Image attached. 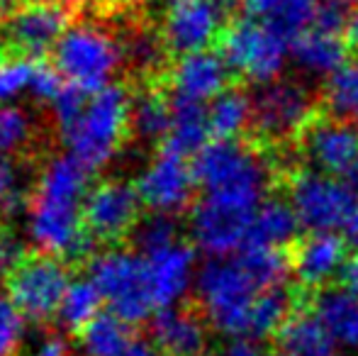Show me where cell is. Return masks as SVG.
Instances as JSON below:
<instances>
[{"mask_svg":"<svg viewBox=\"0 0 358 356\" xmlns=\"http://www.w3.org/2000/svg\"><path fill=\"white\" fill-rule=\"evenodd\" d=\"M90 185V171L66 152L42 166L24 213V234L39 254L64 262L90 254L93 239L83 222Z\"/></svg>","mask_w":358,"mask_h":356,"instance_id":"6da1fadb","label":"cell"},{"mask_svg":"<svg viewBox=\"0 0 358 356\" xmlns=\"http://www.w3.org/2000/svg\"><path fill=\"white\" fill-rule=\"evenodd\" d=\"M132 95L115 83L98 93L66 88L52 105L66 154L90 173L110 166L132 132Z\"/></svg>","mask_w":358,"mask_h":356,"instance_id":"7a4b0ae2","label":"cell"},{"mask_svg":"<svg viewBox=\"0 0 358 356\" xmlns=\"http://www.w3.org/2000/svg\"><path fill=\"white\" fill-rule=\"evenodd\" d=\"M193 171L205 195L246 210H259L273 183L268 159L241 139H213L193 157Z\"/></svg>","mask_w":358,"mask_h":356,"instance_id":"3957f363","label":"cell"},{"mask_svg":"<svg viewBox=\"0 0 358 356\" xmlns=\"http://www.w3.org/2000/svg\"><path fill=\"white\" fill-rule=\"evenodd\" d=\"M264 283L246 266L244 259H208L195 280V295L203 318L215 332L231 337H249L254 305L266 293Z\"/></svg>","mask_w":358,"mask_h":356,"instance_id":"277c9868","label":"cell"},{"mask_svg":"<svg viewBox=\"0 0 358 356\" xmlns=\"http://www.w3.org/2000/svg\"><path fill=\"white\" fill-rule=\"evenodd\" d=\"M124 44L105 24L80 20L69 27L52 54V64L69 88L80 93H98L115 86L122 69Z\"/></svg>","mask_w":358,"mask_h":356,"instance_id":"5b68a950","label":"cell"},{"mask_svg":"<svg viewBox=\"0 0 358 356\" xmlns=\"http://www.w3.org/2000/svg\"><path fill=\"white\" fill-rule=\"evenodd\" d=\"M88 278L103 293L110 313L122 318L124 322L137 325L156 315L146 262L137 249L108 247L93 254L88 264Z\"/></svg>","mask_w":358,"mask_h":356,"instance_id":"8992f818","label":"cell"},{"mask_svg":"<svg viewBox=\"0 0 358 356\" xmlns=\"http://www.w3.org/2000/svg\"><path fill=\"white\" fill-rule=\"evenodd\" d=\"M217 44L231 73H239L256 86L278 81L290 57V42L251 17H239L227 24Z\"/></svg>","mask_w":358,"mask_h":356,"instance_id":"52a82bcc","label":"cell"},{"mask_svg":"<svg viewBox=\"0 0 358 356\" xmlns=\"http://www.w3.org/2000/svg\"><path fill=\"white\" fill-rule=\"evenodd\" d=\"M287 198L307 232H339L358 215V195L341 178L302 169L287 180Z\"/></svg>","mask_w":358,"mask_h":356,"instance_id":"ba28073f","label":"cell"},{"mask_svg":"<svg viewBox=\"0 0 358 356\" xmlns=\"http://www.w3.org/2000/svg\"><path fill=\"white\" fill-rule=\"evenodd\" d=\"M73 280L66 262L49 254H29L13 273L8 276L5 293L13 298L27 322H49L57 320L59 305L69 283Z\"/></svg>","mask_w":358,"mask_h":356,"instance_id":"9c48e42d","label":"cell"},{"mask_svg":"<svg viewBox=\"0 0 358 356\" xmlns=\"http://www.w3.org/2000/svg\"><path fill=\"white\" fill-rule=\"evenodd\" d=\"M134 185L151 215L176 218L185 210H193L195 188H198L193 159L164 144L142 166Z\"/></svg>","mask_w":358,"mask_h":356,"instance_id":"30bf717a","label":"cell"},{"mask_svg":"<svg viewBox=\"0 0 358 356\" xmlns=\"http://www.w3.org/2000/svg\"><path fill=\"white\" fill-rule=\"evenodd\" d=\"M254 98V129L264 142L302 139L315 122V100L307 86L290 78L259 86Z\"/></svg>","mask_w":358,"mask_h":356,"instance_id":"8fae6325","label":"cell"},{"mask_svg":"<svg viewBox=\"0 0 358 356\" xmlns=\"http://www.w3.org/2000/svg\"><path fill=\"white\" fill-rule=\"evenodd\" d=\"M142 198L132 180L103 178L90 185L83 205V222L93 242L117 247L142 222Z\"/></svg>","mask_w":358,"mask_h":356,"instance_id":"7c38bea8","label":"cell"},{"mask_svg":"<svg viewBox=\"0 0 358 356\" xmlns=\"http://www.w3.org/2000/svg\"><path fill=\"white\" fill-rule=\"evenodd\" d=\"M227 13L229 8L220 0H164L159 34L166 52L183 57L210 49L224 32Z\"/></svg>","mask_w":358,"mask_h":356,"instance_id":"4fadbf2b","label":"cell"},{"mask_svg":"<svg viewBox=\"0 0 358 356\" xmlns=\"http://www.w3.org/2000/svg\"><path fill=\"white\" fill-rule=\"evenodd\" d=\"M73 24L64 0H20L3 22V39L13 54L39 59L54 54Z\"/></svg>","mask_w":358,"mask_h":356,"instance_id":"5bb4252c","label":"cell"},{"mask_svg":"<svg viewBox=\"0 0 358 356\" xmlns=\"http://www.w3.org/2000/svg\"><path fill=\"white\" fill-rule=\"evenodd\" d=\"M256 210L203 195L190 210V239L198 252L210 259L236 257L249 242Z\"/></svg>","mask_w":358,"mask_h":356,"instance_id":"9a60e30c","label":"cell"},{"mask_svg":"<svg viewBox=\"0 0 358 356\" xmlns=\"http://www.w3.org/2000/svg\"><path fill=\"white\" fill-rule=\"evenodd\" d=\"M149 276V290L154 300L156 313L166 308H178L190 290H195L198 280V262H195V247L183 239L159 249V252L142 254Z\"/></svg>","mask_w":358,"mask_h":356,"instance_id":"2e32d148","label":"cell"},{"mask_svg":"<svg viewBox=\"0 0 358 356\" xmlns=\"http://www.w3.org/2000/svg\"><path fill=\"white\" fill-rule=\"evenodd\" d=\"M231 81V69L222 59L220 52L203 49V52L176 57V64L169 71L171 98L176 103L210 105L217 95H222Z\"/></svg>","mask_w":358,"mask_h":356,"instance_id":"e0dca14e","label":"cell"},{"mask_svg":"<svg viewBox=\"0 0 358 356\" xmlns=\"http://www.w3.org/2000/svg\"><path fill=\"white\" fill-rule=\"evenodd\" d=\"M305 157L315 171L341 178L358 159V127L346 120H315L302 134Z\"/></svg>","mask_w":358,"mask_h":356,"instance_id":"ac0fdd59","label":"cell"},{"mask_svg":"<svg viewBox=\"0 0 358 356\" xmlns=\"http://www.w3.org/2000/svg\"><path fill=\"white\" fill-rule=\"evenodd\" d=\"M346 259V239L339 232H307L292 244L290 269L300 285L322 288L331 278H339Z\"/></svg>","mask_w":358,"mask_h":356,"instance_id":"d6986e66","label":"cell"},{"mask_svg":"<svg viewBox=\"0 0 358 356\" xmlns=\"http://www.w3.org/2000/svg\"><path fill=\"white\" fill-rule=\"evenodd\" d=\"M149 342L161 356H203L208 352V320L190 308H166L151 318Z\"/></svg>","mask_w":358,"mask_h":356,"instance_id":"ffe728a7","label":"cell"},{"mask_svg":"<svg viewBox=\"0 0 358 356\" xmlns=\"http://www.w3.org/2000/svg\"><path fill=\"white\" fill-rule=\"evenodd\" d=\"M312 318L334 349L358 352V298L344 288H327L312 298Z\"/></svg>","mask_w":358,"mask_h":356,"instance_id":"44dd1931","label":"cell"},{"mask_svg":"<svg viewBox=\"0 0 358 356\" xmlns=\"http://www.w3.org/2000/svg\"><path fill=\"white\" fill-rule=\"evenodd\" d=\"M244 17L259 20L292 44L312 27L317 0H239Z\"/></svg>","mask_w":358,"mask_h":356,"instance_id":"7402d4cb","label":"cell"},{"mask_svg":"<svg viewBox=\"0 0 358 356\" xmlns=\"http://www.w3.org/2000/svg\"><path fill=\"white\" fill-rule=\"evenodd\" d=\"M300 227L302 225L297 220L295 210H292L290 200L266 198L254 213L246 247H264L285 252V247L297 242Z\"/></svg>","mask_w":358,"mask_h":356,"instance_id":"603a6c76","label":"cell"},{"mask_svg":"<svg viewBox=\"0 0 358 356\" xmlns=\"http://www.w3.org/2000/svg\"><path fill=\"white\" fill-rule=\"evenodd\" d=\"M349 44L341 34H329L310 27L290 44V57L297 69L310 76H331L346 62Z\"/></svg>","mask_w":358,"mask_h":356,"instance_id":"cb8c5ba5","label":"cell"},{"mask_svg":"<svg viewBox=\"0 0 358 356\" xmlns=\"http://www.w3.org/2000/svg\"><path fill=\"white\" fill-rule=\"evenodd\" d=\"M208 122L213 139L236 142L254 124V98L241 88H227L208 105Z\"/></svg>","mask_w":358,"mask_h":356,"instance_id":"d4e9b609","label":"cell"},{"mask_svg":"<svg viewBox=\"0 0 358 356\" xmlns=\"http://www.w3.org/2000/svg\"><path fill=\"white\" fill-rule=\"evenodd\" d=\"M134 344L137 337L132 332V325L110 310H105L78 334L80 356H127Z\"/></svg>","mask_w":358,"mask_h":356,"instance_id":"484cf974","label":"cell"},{"mask_svg":"<svg viewBox=\"0 0 358 356\" xmlns=\"http://www.w3.org/2000/svg\"><path fill=\"white\" fill-rule=\"evenodd\" d=\"M173 98L164 90H144L132 100V134L142 142H169L173 127Z\"/></svg>","mask_w":358,"mask_h":356,"instance_id":"4316f807","label":"cell"},{"mask_svg":"<svg viewBox=\"0 0 358 356\" xmlns=\"http://www.w3.org/2000/svg\"><path fill=\"white\" fill-rule=\"evenodd\" d=\"M105 308L108 305H105V298L98 290V285L88 276H80V278H73L69 283L62 305H59L57 322L66 332L80 334L95 318L105 313Z\"/></svg>","mask_w":358,"mask_h":356,"instance_id":"83f0119b","label":"cell"},{"mask_svg":"<svg viewBox=\"0 0 358 356\" xmlns=\"http://www.w3.org/2000/svg\"><path fill=\"white\" fill-rule=\"evenodd\" d=\"M275 337L283 356H336L334 344L327 339L312 313H292Z\"/></svg>","mask_w":358,"mask_h":356,"instance_id":"f1b7e54d","label":"cell"},{"mask_svg":"<svg viewBox=\"0 0 358 356\" xmlns=\"http://www.w3.org/2000/svg\"><path fill=\"white\" fill-rule=\"evenodd\" d=\"M173 108H176L173 127H171L166 147L176 149V152L193 159L200 149L213 142L210 122H208V105L176 103L173 100Z\"/></svg>","mask_w":358,"mask_h":356,"instance_id":"f546056e","label":"cell"},{"mask_svg":"<svg viewBox=\"0 0 358 356\" xmlns=\"http://www.w3.org/2000/svg\"><path fill=\"white\" fill-rule=\"evenodd\" d=\"M324 108L331 118H358V57L346 59L324 81Z\"/></svg>","mask_w":358,"mask_h":356,"instance_id":"4dcf8cb0","label":"cell"},{"mask_svg":"<svg viewBox=\"0 0 358 356\" xmlns=\"http://www.w3.org/2000/svg\"><path fill=\"white\" fill-rule=\"evenodd\" d=\"M34 122L29 113L17 103L0 105V157H13L29 144Z\"/></svg>","mask_w":358,"mask_h":356,"instance_id":"1f68e13d","label":"cell"},{"mask_svg":"<svg viewBox=\"0 0 358 356\" xmlns=\"http://www.w3.org/2000/svg\"><path fill=\"white\" fill-rule=\"evenodd\" d=\"M37 62L20 54L0 57V105L15 103L22 95H29Z\"/></svg>","mask_w":358,"mask_h":356,"instance_id":"d6a6232c","label":"cell"},{"mask_svg":"<svg viewBox=\"0 0 358 356\" xmlns=\"http://www.w3.org/2000/svg\"><path fill=\"white\" fill-rule=\"evenodd\" d=\"M27 318L8 293H0V356H20L27 339Z\"/></svg>","mask_w":358,"mask_h":356,"instance_id":"836d02e7","label":"cell"},{"mask_svg":"<svg viewBox=\"0 0 358 356\" xmlns=\"http://www.w3.org/2000/svg\"><path fill=\"white\" fill-rule=\"evenodd\" d=\"M132 237H134V247H137L139 254H151V252H159V249L169 247V244L178 242L180 232L173 218L149 215V218L139 222L137 232H134Z\"/></svg>","mask_w":358,"mask_h":356,"instance_id":"e575fe53","label":"cell"},{"mask_svg":"<svg viewBox=\"0 0 358 356\" xmlns=\"http://www.w3.org/2000/svg\"><path fill=\"white\" fill-rule=\"evenodd\" d=\"M29 198H24L22 171L10 157H0V215L15 218L27 213Z\"/></svg>","mask_w":358,"mask_h":356,"instance_id":"d590c367","label":"cell"},{"mask_svg":"<svg viewBox=\"0 0 358 356\" xmlns=\"http://www.w3.org/2000/svg\"><path fill=\"white\" fill-rule=\"evenodd\" d=\"M122 44H124V59H129L134 66L144 69V71L159 66L166 52L161 34H151V32H146V29L132 32L127 39H122Z\"/></svg>","mask_w":358,"mask_h":356,"instance_id":"8d00e7d4","label":"cell"},{"mask_svg":"<svg viewBox=\"0 0 358 356\" xmlns=\"http://www.w3.org/2000/svg\"><path fill=\"white\" fill-rule=\"evenodd\" d=\"M349 3L351 0H317L312 27L322 29V32H329V34H341V37H344V29L351 17Z\"/></svg>","mask_w":358,"mask_h":356,"instance_id":"74e56055","label":"cell"},{"mask_svg":"<svg viewBox=\"0 0 358 356\" xmlns=\"http://www.w3.org/2000/svg\"><path fill=\"white\" fill-rule=\"evenodd\" d=\"M66 88H69L66 81H64V76L57 71V66H54V64H39L37 62L34 78H32V90H29V95H32V98H37L39 103L54 105L59 98H62Z\"/></svg>","mask_w":358,"mask_h":356,"instance_id":"f35d334b","label":"cell"},{"mask_svg":"<svg viewBox=\"0 0 358 356\" xmlns=\"http://www.w3.org/2000/svg\"><path fill=\"white\" fill-rule=\"evenodd\" d=\"M29 254L24 252V239H20L15 232L3 229L0 232V273L10 276Z\"/></svg>","mask_w":358,"mask_h":356,"instance_id":"ab89813d","label":"cell"},{"mask_svg":"<svg viewBox=\"0 0 358 356\" xmlns=\"http://www.w3.org/2000/svg\"><path fill=\"white\" fill-rule=\"evenodd\" d=\"M217 356H271L266 344L254 337H231L217 349Z\"/></svg>","mask_w":358,"mask_h":356,"instance_id":"60d3db41","label":"cell"},{"mask_svg":"<svg viewBox=\"0 0 358 356\" xmlns=\"http://www.w3.org/2000/svg\"><path fill=\"white\" fill-rule=\"evenodd\" d=\"M27 356H73V349L59 334H47L39 342H34V347L29 349Z\"/></svg>","mask_w":358,"mask_h":356,"instance_id":"b9f144b4","label":"cell"},{"mask_svg":"<svg viewBox=\"0 0 358 356\" xmlns=\"http://www.w3.org/2000/svg\"><path fill=\"white\" fill-rule=\"evenodd\" d=\"M339 288L349 290L358 298V254L346 259V264L339 271Z\"/></svg>","mask_w":358,"mask_h":356,"instance_id":"7bdbcfd3","label":"cell"},{"mask_svg":"<svg viewBox=\"0 0 358 356\" xmlns=\"http://www.w3.org/2000/svg\"><path fill=\"white\" fill-rule=\"evenodd\" d=\"M344 39L349 44V49H356L358 52V10H354L349 17V24L344 29Z\"/></svg>","mask_w":358,"mask_h":356,"instance_id":"ee69618b","label":"cell"},{"mask_svg":"<svg viewBox=\"0 0 358 356\" xmlns=\"http://www.w3.org/2000/svg\"><path fill=\"white\" fill-rule=\"evenodd\" d=\"M127 356H161L156 352V347L151 342H144V339H137V344H134L132 349H129Z\"/></svg>","mask_w":358,"mask_h":356,"instance_id":"f6af8a7d","label":"cell"},{"mask_svg":"<svg viewBox=\"0 0 358 356\" xmlns=\"http://www.w3.org/2000/svg\"><path fill=\"white\" fill-rule=\"evenodd\" d=\"M341 180H344V183L349 185L351 190H354V195H358V159L349 166V171L341 176Z\"/></svg>","mask_w":358,"mask_h":356,"instance_id":"bcb514c9","label":"cell"},{"mask_svg":"<svg viewBox=\"0 0 358 356\" xmlns=\"http://www.w3.org/2000/svg\"><path fill=\"white\" fill-rule=\"evenodd\" d=\"M346 242L351 244V247L358 249V215L354 220H351V225L346 227Z\"/></svg>","mask_w":358,"mask_h":356,"instance_id":"7dc6e473","label":"cell"},{"mask_svg":"<svg viewBox=\"0 0 358 356\" xmlns=\"http://www.w3.org/2000/svg\"><path fill=\"white\" fill-rule=\"evenodd\" d=\"M220 3H224L227 8H231V3H234V0H220Z\"/></svg>","mask_w":358,"mask_h":356,"instance_id":"c3c4849f","label":"cell"},{"mask_svg":"<svg viewBox=\"0 0 358 356\" xmlns=\"http://www.w3.org/2000/svg\"><path fill=\"white\" fill-rule=\"evenodd\" d=\"M120 3H137V0H120Z\"/></svg>","mask_w":358,"mask_h":356,"instance_id":"681fc988","label":"cell"},{"mask_svg":"<svg viewBox=\"0 0 358 356\" xmlns=\"http://www.w3.org/2000/svg\"><path fill=\"white\" fill-rule=\"evenodd\" d=\"M351 3H358V0H351Z\"/></svg>","mask_w":358,"mask_h":356,"instance_id":"f907efd6","label":"cell"}]
</instances>
